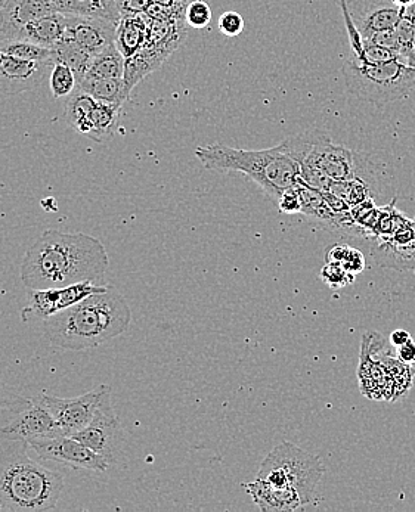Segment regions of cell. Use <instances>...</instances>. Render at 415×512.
Returning <instances> with one entry per match:
<instances>
[{
    "instance_id": "obj_14",
    "label": "cell",
    "mask_w": 415,
    "mask_h": 512,
    "mask_svg": "<svg viewBox=\"0 0 415 512\" xmlns=\"http://www.w3.org/2000/svg\"><path fill=\"white\" fill-rule=\"evenodd\" d=\"M52 12L57 9L51 0H5L0 12V40L17 39L27 24Z\"/></svg>"
},
{
    "instance_id": "obj_9",
    "label": "cell",
    "mask_w": 415,
    "mask_h": 512,
    "mask_svg": "<svg viewBox=\"0 0 415 512\" xmlns=\"http://www.w3.org/2000/svg\"><path fill=\"white\" fill-rule=\"evenodd\" d=\"M30 449L45 461L58 462L65 467L82 468L94 473H107L110 464L101 455L83 445L73 436L45 437L29 442Z\"/></svg>"
},
{
    "instance_id": "obj_17",
    "label": "cell",
    "mask_w": 415,
    "mask_h": 512,
    "mask_svg": "<svg viewBox=\"0 0 415 512\" xmlns=\"http://www.w3.org/2000/svg\"><path fill=\"white\" fill-rule=\"evenodd\" d=\"M65 36V14L52 12L43 15L32 23L27 24L18 34L17 39L27 40L36 43L43 48L54 49Z\"/></svg>"
},
{
    "instance_id": "obj_22",
    "label": "cell",
    "mask_w": 415,
    "mask_h": 512,
    "mask_svg": "<svg viewBox=\"0 0 415 512\" xmlns=\"http://www.w3.org/2000/svg\"><path fill=\"white\" fill-rule=\"evenodd\" d=\"M79 89L88 93L101 104L123 105L128 101L130 89L125 79H91L83 77L79 80Z\"/></svg>"
},
{
    "instance_id": "obj_5",
    "label": "cell",
    "mask_w": 415,
    "mask_h": 512,
    "mask_svg": "<svg viewBox=\"0 0 415 512\" xmlns=\"http://www.w3.org/2000/svg\"><path fill=\"white\" fill-rule=\"evenodd\" d=\"M342 74L349 95L377 107L399 101L415 89V68L399 60L359 64L349 58Z\"/></svg>"
},
{
    "instance_id": "obj_26",
    "label": "cell",
    "mask_w": 415,
    "mask_h": 512,
    "mask_svg": "<svg viewBox=\"0 0 415 512\" xmlns=\"http://www.w3.org/2000/svg\"><path fill=\"white\" fill-rule=\"evenodd\" d=\"M55 61L64 62L71 70L76 73L77 79H82L88 71L89 65H91L92 55L86 52L85 49L80 48L79 45L63 37L60 43L54 48Z\"/></svg>"
},
{
    "instance_id": "obj_25",
    "label": "cell",
    "mask_w": 415,
    "mask_h": 512,
    "mask_svg": "<svg viewBox=\"0 0 415 512\" xmlns=\"http://www.w3.org/2000/svg\"><path fill=\"white\" fill-rule=\"evenodd\" d=\"M120 111H122V105L98 102L92 113V133L89 139L98 144L110 141L119 129Z\"/></svg>"
},
{
    "instance_id": "obj_32",
    "label": "cell",
    "mask_w": 415,
    "mask_h": 512,
    "mask_svg": "<svg viewBox=\"0 0 415 512\" xmlns=\"http://www.w3.org/2000/svg\"><path fill=\"white\" fill-rule=\"evenodd\" d=\"M212 9L203 0H195L190 3L185 12V20L192 29H206L212 21Z\"/></svg>"
},
{
    "instance_id": "obj_11",
    "label": "cell",
    "mask_w": 415,
    "mask_h": 512,
    "mask_svg": "<svg viewBox=\"0 0 415 512\" xmlns=\"http://www.w3.org/2000/svg\"><path fill=\"white\" fill-rule=\"evenodd\" d=\"M55 61H27L0 52V93L18 95L39 88Z\"/></svg>"
},
{
    "instance_id": "obj_8",
    "label": "cell",
    "mask_w": 415,
    "mask_h": 512,
    "mask_svg": "<svg viewBox=\"0 0 415 512\" xmlns=\"http://www.w3.org/2000/svg\"><path fill=\"white\" fill-rule=\"evenodd\" d=\"M108 393H111V387L108 384H99L91 392L70 399L51 394H42L40 399L54 415L64 436H74L94 420L96 409Z\"/></svg>"
},
{
    "instance_id": "obj_12",
    "label": "cell",
    "mask_w": 415,
    "mask_h": 512,
    "mask_svg": "<svg viewBox=\"0 0 415 512\" xmlns=\"http://www.w3.org/2000/svg\"><path fill=\"white\" fill-rule=\"evenodd\" d=\"M117 26L119 23L105 18L65 14V37L92 57L116 43Z\"/></svg>"
},
{
    "instance_id": "obj_39",
    "label": "cell",
    "mask_w": 415,
    "mask_h": 512,
    "mask_svg": "<svg viewBox=\"0 0 415 512\" xmlns=\"http://www.w3.org/2000/svg\"><path fill=\"white\" fill-rule=\"evenodd\" d=\"M398 349V359L407 365H414L415 363V341L410 340L404 346L396 347Z\"/></svg>"
},
{
    "instance_id": "obj_23",
    "label": "cell",
    "mask_w": 415,
    "mask_h": 512,
    "mask_svg": "<svg viewBox=\"0 0 415 512\" xmlns=\"http://www.w3.org/2000/svg\"><path fill=\"white\" fill-rule=\"evenodd\" d=\"M96 104L98 102L91 95L77 89L68 98L67 105H65V120H67L68 126L80 135L91 138L92 113H94Z\"/></svg>"
},
{
    "instance_id": "obj_27",
    "label": "cell",
    "mask_w": 415,
    "mask_h": 512,
    "mask_svg": "<svg viewBox=\"0 0 415 512\" xmlns=\"http://www.w3.org/2000/svg\"><path fill=\"white\" fill-rule=\"evenodd\" d=\"M0 52L27 61H55V51L23 39L0 40Z\"/></svg>"
},
{
    "instance_id": "obj_35",
    "label": "cell",
    "mask_w": 415,
    "mask_h": 512,
    "mask_svg": "<svg viewBox=\"0 0 415 512\" xmlns=\"http://www.w3.org/2000/svg\"><path fill=\"white\" fill-rule=\"evenodd\" d=\"M277 206L286 214L302 213V198H300L299 191H297L296 183L278 197Z\"/></svg>"
},
{
    "instance_id": "obj_30",
    "label": "cell",
    "mask_w": 415,
    "mask_h": 512,
    "mask_svg": "<svg viewBox=\"0 0 415 512\" xmlns=\"http://www.w3.org/2000/svg\"><path fill=\"white\" fill-rule=\"evenodd\" d=\"M414 5L404 9V14H402L398 26L395 27L398 60L407 65L408 61H410L411 49H413Z\"/></svg>"
},
{
    "instance_id": "obj_18",
    "label": "cell",
    "mask_w": 415,
    "mask_h": 512,
    "mask_svg": "<svg viewBox=\"0 0 415 512\" xmlns=\"http://www.w3.org/2000/svg\"><path fill=\"white\" fill-rule=\"evenodd\" d=\"M150 29L142 14H123L116 34V46L126 60L135 57L147 45Z\"/></svg>"
},
{
    "instance_id": "obj_24",
    "label": "cell",
    "mask_w": 415,
    "mask_h": 512,
    "mask_svg": "<svg viewBox=\"0 0 415 512\" xmlns=\"http://www.w3.org/2000/svg\"><path fill=\"white\" fill-rule=\"evenodd\" d=\"M126 58L116 43L92 58L85 76L91 79H125ZM82 77V79H83Z\"/></svg>"
},
{
    "instance_id": "obj_31",
    "label": "cell",
    "mask_w": 415,
    "mask_h": 512,
    "mask_svg": "<svg viewBox=\"0 0 415 512\" xmlns=\"http://www.w3.org/2000/svg\"><path fill=\"white\" fill-rule=\"evenodd\" d=\"M320 276L331 290H340V288L348 287L355 281V276L346 271L339 263H325Z\"/></svg>"
},
{
    "instance_id": "obj_28",
    "label": "cell",
    "mask_w": 415,
    "mask_h": 512,
    "mask_svg": "<svg viewBox=\"0 0 415 512\" xmlns=\"http://www.w3.org/2000/svg\"><path fill=\"white\" fill-rule=\"evenodd\" d=\"M49 88L55 99L70 98L79 89V79L67 64L55 61L49 74Z\"/></svg>"
},
{
    "instance_id": "obj_3",
    "label": "cell",
    "mask_w": 415,
    "mask_h": 512,
    "mask_svg": "<svg viewBox=\"0 0 415 512\" xmlns=\"http://www.w3.org/2000/svg\"><path fill=\"white\" fill-rule=\"evenodd\" d=\"M27 440L0 437V511L43 512L57 507L64 479L29 455Z\"/></svg>"
},
{
    "instance_id": "obj_41",
    "label": "cell",
    "mask_w": 415,
    "mask_h": 512,
    "mask_svg": "<svg viewBox=\"0 0 415 512\" xmlns=\"http://www.w3.org/2000/svg\"><path fill=\"white\" fill-rule=\"evenodd\" d=\"M390 2H392L393 5L399 6V8L407 9L414 5L415 0H390Z\"/></svg>"
},
{
    "instance_id": "obj_6",
    "label": "cell",
    "mask_w": 415,
    "mask_h": 512,
    "mask_svg": "<svg viewBox=\"0 0 415 512\" xmlns=\"http://www.w3.org/2000/svg\"><path fill=\"white\" fill-rule=\"evenodd\" d=\"M324 473V465L318 456L297 448L291 442H281L263 459L256 479L281 489L296 490L309 505L315 501Z\"/></svg>"
},
{
    "instance_id": "obj_1",
    "label": "cell",
    "mask_w": 415,
    "mask_h": 512,
    "mask_svg": "<svg viewBox=\"0 0 415 512\" xmlns=\"http://www.w3.org/2000/svg\"><path fill=\"white\" fill-rule=\"evenodd\" d=\"M108 265L107 250L98 238L48 229L27 250L21 281L29 290L67 287L77 282L107 285Z\"/></svg>"
},
{
    "instance_id": "obj_15",
    "label": "cell",
    "mask_w": 415,
    "mask_h": 512,
    "mask_svg": "<svg viewBox=\"0 0 415 512\" xmlns=\"http://www.w3.org/2000/svg\"><path fill=\"white\" fill-rule=\"evenodd\" d=\"M243 487L263 512H291L306 505L296 490L281 489L262 480L256 479L255 482L243 484Z\"/></svg>"
},
{
    "instance_id": "obj_20",
    "label": "cell",
    "mask_w": 415,
    "mask_h": 512,
    "mask_svg": "<svg viewBox=\"0 0 415 512\" xmlns=\"http://www.w3.org/2000/svg\"><path fill=\"white\" fill-rule=\"evenodd\" d=\"M321 167L330 181H352L355 178V151L330 142L322 152Z\"/></svg>"
},
{
    "instance_id": "obj_10",
    "label": "cell",
    "mask_w": 415,
    "mask_h": 512,
    "mask_svg": "<svg viewBox=\"0 0 415 512\" xmlns=\"http://www.w3.org/2000/svg\"><path fill=\"white\" fill-rule=\"evenodd\" d=\"M108 285H95L92 282H77L61 288L29 290L30 304L21 310V319L26 324L33 321H45L57 313L63 312L73 304L82 302L91 294L107 290Z\"/></svg>"
},
{
    "instance_id": "obj_2",
    "label": "cell",
    "mask_w": 415,
    "mask_h": 512,
    "mask_svg": "<svg viewBox=\"0 0 415 512\" xmlns=\"http://www.w3.org/2000/svg\"><path fill=\"white\" fill-rule=\"evenodd\" d=\"M132 312L123 294L108 285L43 321L46 340L58 349H95L128 331Z\"/></svg>"
},
{
    "instance_id": "obj_36",
    "label": "cell",
    "mask_w": 415,
    "mask_h": 512,
    "mask_svg": "<svg viewBox=\"0 0 415 512\" xmlns=\"http://www.w3.org/2000/svg\"><path fill=\"white\" fill-rule=\"evenodd\" d=\"M373 45L382 46V48L393 49L396 51V34L395 30L377 31L370 36L362 37ZM398 54V52H396Z\"/></svg>"
},
{
    "instance_id": "obj_7",
    "label": "cell",
    "mask_w": 415,
    "mask_h": 512,
    "mask_svg": "<svg viewBox=\"0 0 415 512\" xmlns=\"http://www.w3.org/2000/svg\"><path fill=\"white\" fill-rule=\"evenodd\" d=\"M73 437L101 455L110 467L119 464L125 446V431L111 403V393L102 399L101 405L96 409L94 420Z\"/></svg>"
},
{
    "instance_id": "obj_43",
    "label": "cell",
    "mask_w": 415,
    "mask_h": 512,
    "mask_svg": "<svg viewBox=\"0 0 415 512\" xmlns=\"http://www.w3.org/2000/svg\"><path fill=\"white\" fill-rule=\"evenodd\" d=\"M3 5H5V0H0V12H2Z\"/></svg>"
},
{
    "instance_id": "obj_38",
    "label": "cell",
    "mask_w": 415,
    "mask_h": 512,
    "mask_svg": "<svg viewBox=\"0 0 415 512\" xmlns=\"http://www.w3.org/2000/svg\"><path fill=\"white\" fill-rule=\"evenodd\" d=\"M349 250H351V247H348V245H333V247L328 248L327 254H325V263H339V265H342L348 257Z\"/></svg>"
},
{
    "instance_id": "obj_16",
    "label": "cell",
    "mask_w": 415,
    "mask_h": 512,
    "mask_svg": "<svg viewBox=\"0 0 415 512\" xmlns=\"http://www.w3.org/2000/svg\"><path fill=\"white\" fill-rule=\"evenodd\" d=\"M370 242L371 254L377 265L401 272H415V238L407 242L373 238Z\"/></svg>"
},
{
    "instance_id": "obj_40",
    "label": "cell",
    "mask_w": 415,
    "mask_h": 512,
    "mask_svg": "<svg viewBox=\"0 0 415 512\" xmlns=\"http://www.w3.org/2000/svg\"><path fill=\"white\" fill-rule=\"evenodd\" d=\"M410 340H413V338H411L410 332L405 330H396L390 334V343H392L393 347L404 346Z\"/></svg>"
},
{
    "instance_id": "obj_19",
    "label": "cell",
    "mask_w": 415,
    "mask_h": 512,
    "mask_svg": "<svg viewBox=\"0 0 415 512\" xmlns=\"http://www.w3.org/2000/svg\"><path fill=\"white\" fill-rule=\"evenodd\" d=\"M61 14L99 17L105 20H122L123 14L117 0H51Z\"/></svg>"
},
{
    "instance_id": "obj_37",
    "label": "cell",
    "mask_w": 415,
    "mask_h": 512,
    "mask_svg": "<svg viewBox=\"0 0 415 512\" xmlns=\"http://www.w3.org/2000/svg\"><path fill=\"white\" fill-rule=\"evenodd\" d=\"M365 265H367V263H365L364 254L352 247L351 250H349L345 262L342 263L343 268L349 273H352L353 276L359 275V273L364 271Z\"/></svg>"
},
{
    "instance_id": "obj_13",
    "label": "cell",
    "mask_w": 415,
    "mask_h": 512,
    "mask_svg": "<svg viewBox=\"0 0 415 512\" xmlns=\"http://www.w3.org/2000/svg\"><path fill=\"white\" fill-rule=\"evenodd\" d=\"M64 436L54 415L39 397L33 399L32 406L14 418L8 424L0 427V437L9 439L30 440L45 439V437Z\"/></svg>"
},
{
    "instance_id": "obj_33",
    "label": "cell",
    "mask_w": 415,
    "mask_h": 512,
    "mask_svg": "<svg viewBox=\"0 0 415 512\" xmlns=\"http://www.w3.org/2000/svg\"><path fill=\"white\" fill-rule=\"evenodd\" d=\"M355 60L359 64H379V62L398 60V54L393 49L382 48V46L373 45L364 40L361 57L355 58Z\"/></svg>"
},
{
    "instance_id": "obj_34",
    "label": "cell",
    "mask_w": 415,
    "mask_h": 512,
    "mask_svg": "<svg viewBox=\"0 0 415 512\" xmlns=\"http://www.w3.org/2000/svg\"><path fill=\"white\" fill-rule=\"evenodd\" d=\"M218 27L226 37L240 36L244 30V18L238 12H224L219 18Z\"/></svg>"
},
{
    "instance_id": "obj_29",
    "label": "cell",
    "mask_w": 415,
    "mask_h": 512,
    "mask_svg": "<svg viewBox=\"0 0 415 512\" xmlns=\"http://www.w3.org/2000/svg\"><path fill=\"white\" fill-rule=\"evenodd\" d=\"M33 399H27L23 394L0 383V427L14 420L21 412L32 406Z\"/></svg>"
},
{
    "instance_id": "obj_4",
    "label": "cell",
    "mask_w": 415,
    "mask_h": 512,
    "mask_svg": "<svg viewBox=\"0 0 415 512\" xmlns=\"http://www.w3.org/2000/svg\"><path fill=\"white\" fill-rule=\"evenodd\" d=\"M195 157L207 170L243 173L275 201L300 178V164L281 142L259 151L238 150L224 144L201 145L195 150Z\"/></svg>"
},
{
    "instance_id": "obj_21",
    "label": "cell",
    "mask_w": 415,
    "mask_h": 512,
    "mask_svg": "<svg viewBox=\"0 0 415 512\" xmlns=\"http://www.w3.org/2000/svg\"><path fill=\"white\" fill-rule=\"evenodd\" d=\"M404 14V8L396 5H386V3H377L370 6L364 14L359 17L356 27L362 37L370 36L377 31L395 30Z\"/></svg>"
},
{
    "instance_id": "obj_42",
    "label": "cell",
    "mask_w": 415,
    "mask_h": 512,
    "mask_svg": "<svg viewBox=\"0 0 415 512\" xmlns=\"http://www.w3.org/2000/svg\"><path fill=\"white\" fill-rule=\"evenodd\" d=\"M410 67L415 68V5H414V36H413V49H411L410 61H408Z\"/></svg>"
}]
</instances>
